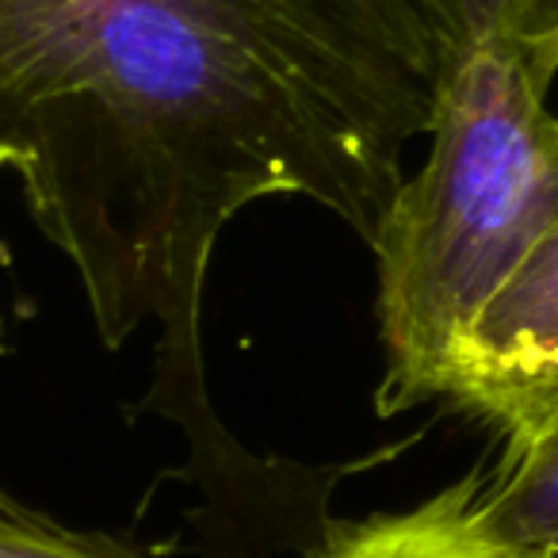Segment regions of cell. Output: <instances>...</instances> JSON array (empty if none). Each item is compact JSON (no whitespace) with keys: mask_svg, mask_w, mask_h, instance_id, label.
Wrapping results in <instances>:
<instances>
[{"mask_svg":"<svg viewBox=\"0 0 558 558\" xmlns=\"http://www.w3.org/2000/svg\"><path fill=\"white\" fill-rule=\"evenodd\" d=\"M486 478L471 471L410 509L333 520L303 558H547L497 535L482 505Z\"/></svg>","mask_w":558,"mask_h":558,"instance_id":"cell-4","label":"cell"},{"mask_svg":"<svg viewBox=\"0 0 558 558\" xmlns=\"http://www.w3.org/2000/svg\"><path fill=\"white\" fill-rule=\"evenodd\" d=\"M0 558H149L146 550L108 532H77L35 512L32 505L0 501Z\"/></svg>","mask_w":558,"mask_h":558,"instance_id":"cell-6","label":"cell"},{"mask_svg":"<svg viewBox=\"0 0 558 558\" xmlns=\"http://www.w3.org/2000/svg\"><path fill=\"white\" fill-rule=\"evenodd\" d=\"M527 20H532L543 62L558 77V0H527Z\"/></svg>","mask_w":558,"mask_h":558,"instance_id":"cell-7","label":"cell"},{"mask_svg":"<svg viewBox=\"0 0 558 558\" xmlns=\"http://www.w3.org/2000/svg\"><path fill=\"white\" fill-rule=\"evenodd\" d=\"M433 47L428 154L375 238V413L440 398L448 356L558 207L555 73L527 0H413Z\"/></svg>","mask_w":558,"mask_h":558,"instance_id":"cell-2","label":"cell"},{"mask_svg":"<svg viewBox=\"0 0 558 558\" xmlns=\"http://www.w3.org/2000/svg\"><path fill=\"white\" fill-rule=\"evenodd\" d=\"M0 501H16V497H12V494H9V489L0 486Z\"/></svg>","mask_w":558,"mask_h":558,"instance_id":"cell-8","label":"cell"},{"mask_svg":"<svg viewBox=\"0 0 558 558\" xmlns=\"http://www.w3.org/2000/svg\"><path fill=\"white\" fill-rule=\"evenodd\" d=\"M482 505L497 535L558 558V425L532 448L501 456L486 478Z\"/></svg>","mask_w":558,"mask_h":558,"instance_id":"cell-5","label":"cell"},{"mask_svg":"<svg viewBox=\"0 0 558 558\" xmlns=\"http://www.w3.org/2000/svg\"><path fill=\"white\" fill-rule=\"evenodd\" d=\"M440 398L494 425L501 456L532 448L558 425V207L463 329Z\"/></svg>","mask_w":558,"mask_h":558,"instance_id":"cell-3","label":"cell"},{"mask_svg":"<svg viewBox=\"0 0 558 558\" xmlns=\"http://www.w3.org/2000/svg\"><path fill=\"white\" fill-rule=\"evenodd\" d=\"M428 111L413 0H0V177L104 349L154 329L142 410L187 436L203 489L248 505L264 466L215 417L203 360L218 238L295 195L372 248Z\"/></svg>","mask_w":558,"mask_h":558,"instance_id":"cell-1","label":"cell"}]
</instances>
